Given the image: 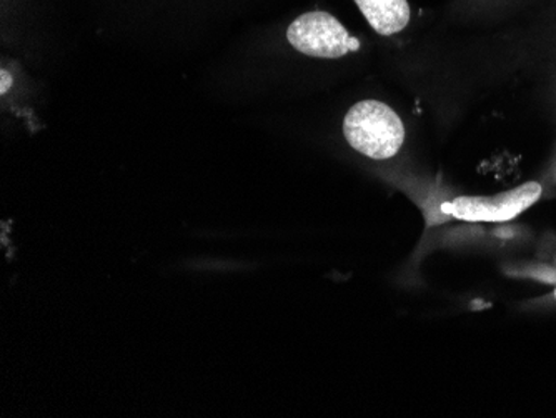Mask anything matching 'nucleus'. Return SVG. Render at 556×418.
<instances>
[{
    "label": "nucleus",
    "instance_id": "obj_2",
    "mask_svg": "<svg viewBox=\"0 0 556 418\" xmlns=\"http://www.w3.org/2000/svg\"><path fill=\"white\" fill-rule=\"evenodd\" d=\"M287 40L300 54L315 59L345 58L361 49V40L325 11L300 14L287 29Z\"/></svg>",
    "mask_w": 556,
    "mask_h": 418
},
{
    "label": "nucleus",
    "instance_id": "obj_3",
    "mask_svg": "<svg viewBox=\"0 0 556 418\" xmlns=\"http://www.w3.org/2000/svg\"><path fill=\"white\" fill-rule=\"evenodd\" d=\"M542 192L539 182H527L498 195L457 197L443 204L442 211L467 223H507L535 205Z\"/></svg>",
    "mask_w": 556,
    "mask_h": 418
},
{
    "label": "nucleus",
    "instance_id": "obj_4",
    "mask_svg": "<svg viewBox=\"0 0 556 418\" xmlns=\"http://www.w3.org/2000/svg\"><path fill=\"white\" fill-rule=\"evenodd\" d=\"M368 26L383 37H392L407 29L412 21L408 0H353Z\"/></svg>",
    "mask_w": 556,
    "mask_h": 418
},
{
    "label": "nucleus",
    "instance_id": "obj_1",
    "mask_svg": "<svg viewBox=\"0 0 556 418\" xmlns=\"http://www.w3.org/2000/svg\"><path fill=\"white\" fill-rule=\"evenodd\" d=\"M343 136L352 149L371 161L395 157L405 142L402 118L383 102L362 101L343 118Z\"/></svg>",
    "mask_w": 556,
    "mask_h": 418
},
{
    "label": "nucleus",
    "instance_id": "obj_5",
    "mask_svg": "<svg viewBox=\"0 0 556 418\" xmlns=\"http://www.w3.org/2000/svg\"><path fill=\"white\" fill-rule=\"evenodd\" d=\"M555 297H556V290H555Z\"/></svg>",
    "mask_w": 556,
    "mask_h": 418
}]
</instances>
